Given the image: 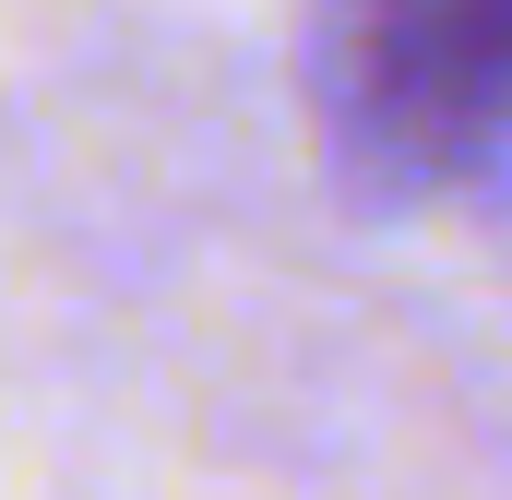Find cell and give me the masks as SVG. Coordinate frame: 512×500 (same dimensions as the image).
Listing matches in <instances>:
<instances>
[{
  "mask_svg": "<svg viewBox=\"0 0 512 500\" xmlns=\"http://www.w3.org/2000/svg\"><path fill=\"white\" fill-rule=\"evenodd\" d=\"M322 84L358 155L477 179L512 155V0H334Z\"/></svg>",
  "mask_w": 512,
  "mask_h": 500,
  "instance_id": "cell-1",
  "label": "cell"
}]
</instances>
